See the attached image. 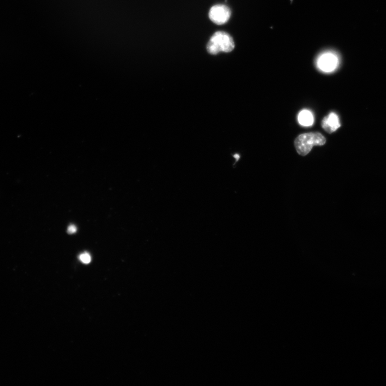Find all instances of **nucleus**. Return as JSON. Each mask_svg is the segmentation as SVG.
<instances>
[{
  "label": "nucleus",
  "mask_w": 386,
  "mask_h": 386,
  "mask_svg": "<svg viewBox=\"0 0 386 386\" xmlns=\"http://www.w3.org/2000/svg\"><path fill=\"white\" fill-rule=\"evenodd\" d=\"M231 11L226 5H217L210 10L209 16L210 20L217 25L226 23L230 19Z\"/></svg>",
  "instance_id": "20e7f679"
},
{
  "label": "nucleus",
  "mask_w": 386,
  "mask_h": 386,
  "mask_svg": "<svg viewBox=\"0 0 386 386\" xmlns=\"http://www.w3.org/2000/svg\"><path fill=\"white\" fill-rule=\"evenodd\" d=\"M299 122L305 127L312 126L314 122V117L312 113L308 110L301 111L298 117Z\"/></svg>",
  "instance_id": "423d86ee"
},
{
  "label": "nucleus",
  "mask_w": 386,
  "mask_h": 386,
  "mask_svg": "<svg viewBox=\"0 0 386 386\" xmlns=\"http://www.w3.org/2000/svg\"><path fill=\"white\" fill-rule=\"evenodd\" d=\"M326 142L325 137L320 133H309L299 135L295 141V146L297 153L305 156L314 146L323 145Z\"/></svg>",
  "instance_id": "f257e3e1"
},
{
  "label": "nucleus",
  "mask_w": 386,
  "mask_h": 386,
  "mask_svg": "<svg viewBox=\"0 0 386 386\" xmlns=\"http://www.w3.org/2000/svg\"><path fill=\"white\" fill-rule=\"evenodd\" d=\"M234 47V42L229 34L223 31H217L211 36L207 49L210 54L215 55L220 52H230L233 50Z\"/></svg>",
  "instance_id": "f03ea898"
},
{
  "label": "nucleus",
  "mask_w": 386,
  "mask_h": 386,
  "mask_svg": "<svg viewBox=\"0 0 386 386\" xmlns=\"http://www.w3.org/2000/svg\"><path fill=\"white\" fill-rule=\"evenodd\" d=\"M339 65V58L333 52H326L322 53L318 58L317 66L321 71L330 72L338 68Z\"/></svg>",
  "instance_id": "7ed1b4c3"
},
{
  "label": "nucleus",
  "mask_w": 386,
  "mask_h": 386,
  "mask_svg": "<svg viewBox=\"0 0 386 386\" xmlns=\"http://www.w3.org/2000/svg\"><path fill=\"white\" fill-rule=\"evenodd\" d=\"M79 259L84 264H88L91 262V258L88 253H83L79 256Z\"/></svg>",
  "instance_id": "0eeeda50"
},
{
  "label": "nucleus",
  "mask_w": 386,
  "mask_h": 386,
  "mask_svg": "<svg viewBox=\"0 0 386 386\" xmlns=\"http://www.w3.org/2000/svg\"><path fill=\"white\" fill-rule=\"evenodd\" d=\"M77 231V228L76 226L71 225L69 226L68 228L67 232L69 234H72L76 233Z\"/></svg>",
  "instance_id": "6e6552de"
},
{
  "label": "nucleus",
  "mask_w": 386,
  "mask_h": 386,
  "mask_svg": "<svg viewBox=\"0 0 386 386\" xmlns=\"http://www.w3.org/2000/svg\"><path fill=\"white\" fill-rule=\"evenodd\" d=\"M340 126L339 118L335 113L330 114L328 116L323 118L322 121V128L328 133L334 132Z\"/></svg>",
  "instance_id": "39448f33"
}]
</instances>
